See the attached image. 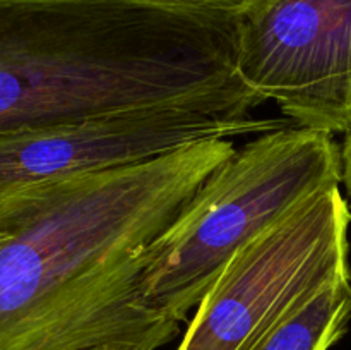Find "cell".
Listing matches in <instances>:
<instances>
[{
  "label": "cell",
  "instance_id": "6da1fadb",
  "mask_svg": "<svg viewBox=\"0 0 351 350\" xmlns=\"http://www.w3.org/2000/svg\"><path fill=\"white\" fill-rule=\"evenodd\" d=\"M237 151L211 139L0 201V350H158L180 323L144 302L149 247Z\"/></svg>",
  "mask_w": 351,
  "mask_h": 350
},
{
  "label": "cell",
  "instance_id": "7a4b0ae2",
  "mask_svg": "<svg viewBox=\"0 0 351 350\" xmlns=\"http://www.w3.org/2000/svg\"><path fill=\"white\" fill-rule=\"evenodd\" d=\"M225 14L149 0H0V132L228 86Z\"/></svg>",
  "mask_w": 351,
  "mask_h": 350
},
{
  "label": "cell",
  "instance_id": "3957f363",
  "mask_svg": "<svg viewBox=\"0 0 351 350\" xmlns=\"http://www.w3.org/2000/svg\"><path fill=\"white\" fill-rule=\"evenodd\" d=\"M341 182V148L332 134L287 126L257 136L202 182L151 244L139 285L144 302L184 323L239 250Z\"/></svg>",
  "mask_w": 351,
  "mask_h": 350
},
{
  "label": "cell",
  "instance_id": "277c9868",
  "mask_svg": "<svg viewBox=\"0 0 351 350\" xmlns=\"http://www.w3.org/2000/svg\"><path fill=\"white\" fill-rule=\"evenodd\" d=\"M351 213L339 185L302 201L233 256L177 350H250L293 305L350 273Z\"/></svg>",
  "mask_w": 351,
  "mask_h": 350
},
{
  "label": "cell",
  "instance_id": "5b68a950",
  "mask_svg": "<svg viewBox=\"0 0 351 350\" xmlns=\"http://www.w3.org/2000/svg\"><path fill=\"white\" fill-rule=\"evenodd\" d=\"M261 102L243 84L81 122L0 132V201L23 189L154 160L211 139L287 127L254 119Z\"/></svg>",
  "mask_w": 351,
  "mask_h": 350
},
{
  "label": "cell",
  "instance_id": "8992f818",
  "mask_svg": "<svg viewBox=\"0 0 351 350\" xmlns=\"http://www.w3.org/2000/svg\"><path fill=\"white\" fill-rule=\"evenodd\" d=\"M235 74L321 132L351 127V0H249L235 10Z\"/></svg>",
  "mask_w": 351,
  "mask_h": 350
},
{
  "label": "cell",
  "instance_id": "52a82bcc",
  "mask_svg": "<svg viewBox=\"0 0 351 350\" xmlns=\"http://www.w3.org/2000/svg\"><path fill=\"white\" fill-rule=\"evenodd\" d=\"M351 319V275L312 292L250 350H329Z\"/></svg>",
  "mask_w": 351,
  "mask_h": 350
},
{
  "label": "cell",
  "instance_id": "ba28073f",
  "mask_svg": "<svg viewBox=\"0 0 351 350\" xmlns=\"http://www.w3.org/2000/svg\"><path fill=\"white\" fill-rule=\"evenodd\" d=\"M149 2L167 3V5H182V7H209V9L221 10H239L245 5L249 0H149Z\"/></svg>",
  "mask_w": 351,
  "mask_h": 350
},
{
  "label": "cell",
  "instance_id": "9c48e42d",
  "mask_svg": "<svg viewBox=\"0 0 351 350\" xmlns=\"http://www.w3.org/2000/svg\"><path fill=\"white\" fill-rule=\"evenodd\" d=\"M345 143L341 146V165H343V184L351 199V127L346 130Z\"/></svg>",
  "mask_w": 351,
  "mask_h": 350
},
{
  "label": "cell",
  "instance_id": "30bf717a",
  "mask_svg": "<svg viewBox=\"0 0 351 350\" xmlns=\"http://www.w3.org/2000/svg\"><path fill=\"white\" fill-rule=\"evenodd\" d=\"M91 350H120V349H112V347H99V349H91Z\"/></svg>",
  "mask_w": 351,
  "mask_h": 350
},
{
  "label": "cell",
  "instance_id": "8fae6325",
  "mask_svg": "<svg viewBox=\"0 0 351 350\" xmlns=\"http://www.w3.org/2000/svg\"><path fill=\"white\" fill-rule=\"evenodd\" d=\"M0 239H2V229H0Z\"/></svg>",
  "mask_w": 351,
  "mask_h": 350
}]
</instances>
